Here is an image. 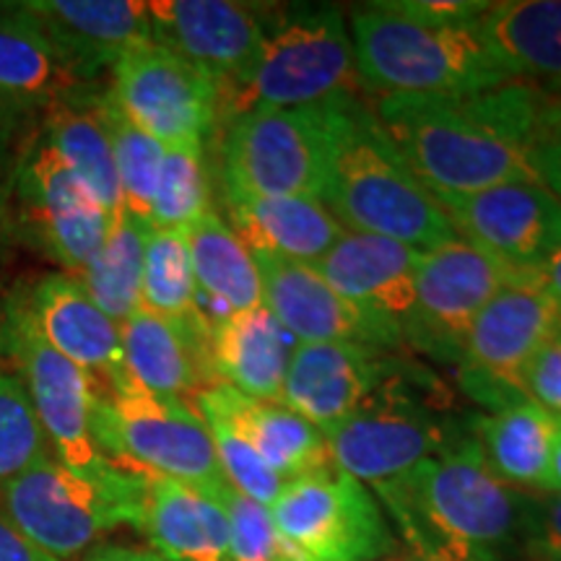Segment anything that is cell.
<instances>
[{
  "label": "cell",
  "mask_w": 561,
  "mask_h": 561,
  "mask_svg": "<svg viewBox=\"0 0 561 561\" xmlns=\"http://www.w3.org/2000/svg\"><path fill=\"white\" fill-rule=\"evenodd\" d=\"M322 434L335 471L371 489L409 473L424 460L439 458L468 437L413 401L401 369L354 416Z\"/></svg>",
  "instance_id": "cell-10"
},
{
  "label": "cell",
  "mask_w": 561,
  "mask_h": 561,
  "mask_svg": "<svg viewBox=\"0 0 561 561\" xmlns=\"http://www.w3.org/2000/svg\"><path fill=\"white\" fill-rule=\"evenodd\" d=\"M401 369L385 348L359 343H297L280 403L320 432L354 416Z\"/></svg>",
  "instance_id": "cell-19"
},
{
  "label": "cell",
  "mask_w": 561,
  "mask_h": 561,
  "mask_svg": "<svg viewBox=\"0 0 561 561\" xmlns=\"http://www.w3.org/2000/svg\"><path fill=\"white\" fill-rule=\"evenodd\" d=\"M195 276L198 314L208 325L263 305V278L255 255L219 214L208 210L185 231Z\"/></svg>",
  "instance_id": "cell-28"
},
{
  "label": "cell",
  "mask_w": 561,
  "mask_h": 561,
  "mask_svg": "<svg viewBox=\"0 0 561 561\" xmlns=\"http://www.w3.org/2000/svg\"><path fill=\"white\" fill-rule=\"evenodd\" d=\"M144 507L146 476L121 466L79 471L53 453L0 486V512L58 561L87 557L121 525L140 528Z\"/></svg>",
  "instance_id": "cell-5"
},
{
  "label": "cell",
  "mask_w": 561,
  "mask_h": 561,
  "mask_svg": "<svg viewBox=\"0 0 561 561\" xmlns=\"http://www.w3.org/2000/svg\"><path fill=\"white\" fill-rule=\"evenodd\" d=\"M151 37L201 68L227 96L250 79L273 13L231 0H153Z\"/></svg>",
  "instance_id": "cell-15"
},
{
  "label": "cell",
  "mask_w": 561,
  "mask_h": 561,
  "mask_svg": "<svg viewBox=\"0 0 561 561\" xmlns=\"http://www.w3.org/2000/svg\"><path fill=\"white\" fill-rule=\"evenodd\" d=\"M19 117H21L19 112H13L11 107H5V104L0 102V128H3V130H9L11 125L19 121Z\"/></svg>",
  "instance_id": "cell-49"
},
{
  "label": "cell",
  "mask_w": 561,
  "mask_h": 561,
  "mask_svg": "<svg viewBox=\"0 0 561 561\" xmlns=\"http://www.w3.org/2000/svg\"><path fill=\"white\" fill-rule=\"evenodd\" d=\"M525 546L561 549V491H543V494L530 496L528 543Z\"/></svg>",
  "instance_id": "cell-42"
},
{
  "label": "cell",
  "mask_w": 561,
  "mask_h": 561,
  "mask_svg": "<svg viewBox=\"0 0 561 561\" xmlns=\"http://www.w3.org/2000/svg\"><path fill=\"white\" fill-rule=\"evenodd\" d=\"M546 491H561V416H559V437H557V450H553V462L549 473V486Z\"/></svg>",
  "instance_id": "cell-46"
},
{
  "label": "cell",
  "mask_w": 561,
  "mask_h": 561,
  "mask_svg": "<svg viewBox=\"0 0 561 561\" xmlns=\"http://www.w3.org/2000/svg\"><path fill=\"white\" fill-rule=\"evenodd\" d=\"M382 561H419V559H413V557H388V559H382Z\"/></svg>",
  "instance_id": "cell-50"
},
{
  "label": "cell",
  "mask_w": 561,
  "mask_h": 561,
  "mask_svg": "<svg viewBox=\"0 0 561 561\" xmlns=\"http://www.w3.org/2000/svg\"><path fill=\"white\" fill-rule=\"evenodd\" d=\"M348 21L339 9L312 5L273 13L250 79L221 96L229 117L255 107H318L362 100Z\"/></svg>",
  "instance_id": "cell-6"
},
{
  "label": "cell",
  "mask_w": 561,
  "mask_h": 561,
  "mask_svg": "<svg viewBox=\"0 0 561 561\" xmlns=\"http://www.w3.org/2000/svg\"><path fill=\"white\" fill-rule=\"evenodd\" d=\"M102 94L104 91L47 110L45 144L58 153L70 174L94 195L110 216H121V180H117L115 149L102 115Z\"/></svg>",
  "instance_id": "cell-32"
},
{
  "label": "cell",
  "mask_w": 561,
  "mask_h": 561,
  "mask_svg": "<svg viewBox=\"0 0 561 561\" xmlns=\"http://www.w3.org/2000/svg\"><path fill=\"white\" fill-rule=\"evenodd\" d=\"M375 494L419 561H502L528 543L530 496L491 471L471 434Z\"/></svg>",
  "instance_id": "cell-2"
},
{
  "label": "cell",
  "mask_w": 561,
  "mask_h": 561,
  "mask_svg": "<svg viewBox=\"0 0 561 561\" xmlns=\"http://www.w3.org/2000/svg\"><path fill=\"white\" fill-rule=\"evenodd\" d=\"M195 294L198 289L185 234L174 229L146 231L140 307L187 325H206L198 314Z\"/></svg>",
  "instance_id": "cell-34"
},
{
  "label": "cell",
  "mask_w": 561,
  "mask_h": 561,
  "mask_svg": "<svg viewBox=\"0 0 561 561\" xmlns=\"http://www.w3.org/2000/svg\"><path fill=\"white\" fill-rule=\"evenodd\" d=\"M517 278L530 280L533 286H538V289H541L543 294H549V297L557 301V307L561 310V250L553 252L549 261H543L541 265H538V268H533L528 273H520Z\"/></svg>",
  "instance_id": "cell-44"
},
{
  "label": "cell",
  "mask_w": 561,
  "mask_h": 561,
  "mask_svg": "<svg viewBox=\"0 0 561 561\" xmlns=\"http://www.w3.org/2000/svg\"><path fill=\"white\" fill-rule=\"evenodd\" d=\"M479 21L434 19L405 0L359 5L348 32L364 89L380 96H455L510 83Z\"/></svg>",
  "instance_id": "cell-4"
},
{
  "label": "cell",
  "mask_w": 561,
  "mask_h": 561,
  "mask_svg": "<svg viewBox=\"0 0 561 561\" xmlns=\"http://www.w3.org/2000/svg\"><path fill=\"white\" fill-rule=\"evenodd\" d=\"M320 201L346 231L388 237L421 252L460 240L442 203L421 185L362 100L333 104Z\"/></svg>",
  "instance_id": "cell-3"
},
{
  "label": "cell",
  "mask_w": 561,
  "mask_h": 561,
  "mask_svg": "<svg viewBox=\"0 0 561 561\" xmlns=\"http://www.w3.org/2000/svg\"><path fill=\"white\" fill-rule=\"evenodd\" d=\"M102 115L107 123L112 149H115L117 180H121L123 214L140 227L151 229V208L153 195H157V182L161 159H164V146L144 130L136 128L121 107L112 102L110 91L102 94Z\"/></svg>",
  "instance_id": "cell-35"
},
{
  "label": "cell",
  "mask_w": 561,
  "mask_h": 561,
  "mask_svg": "<svg viewBox=\"0 0 561 561\" xmlns=\"http://www.w3.org/2000/svg\"><path fill=\"white\" fill-rule=\"evenodd\" d=\"M439 203L460 240L486 252L515 278L561 250V201L536 180Z\"/></svg>",
  "instance_id": "cell-16"
},
{
  "label": "cell",
  "mask_w": 561,
  "mask_h": 561,
  "mask_svg": "<svg viewBox=\"0 0 561 561\" xmlns=\"http://www.w3.org/2000/svg\"><path fill=\"white\" fill-rule=\"evenodd\" d=\"M0 561H58L34 546L30 538L0 512Z\"/></svg>",
  "instance_id": "cell-43"
},
{
  "label": "cell",
  "mask_w": 561,
  "mask_h": 561,
  "mask_svg": "<svg viewBox=\"0 0 561 561\" xmlns=\"http://www.w3.org/2000/svg\"><path fill=\"white\" fill-rule=\"evenodd\" d=\"M125 380L161 398L198 396L210 388L208 328L187 325L140 307L121 325Z\"/></svg>",
  "instance_id": "cell-23"
},
{
  "label": "cell",
  "mask_w": 561,
  "mask_h": 561,
  "mask_svg": "<svg viewBox=\"0 0 561 561\" xmlns=\"http://www.w3.org/2000/svg\"><path fill=\"white\" fill-rule=\"evenodd\" d=\"M546 89L528 81L455 96H380L377 123L437 201L536 180L528 146ZM538 182V180H536Z\"/></svg>",
  "instance_id": "cell-1"
},
{
  "label": "cell",
  "mask_w": 561,
  "mask_h": 561,
  "mask_svg": "<svg viewBox=\"0 0 561 561\" xmlns=\"http://www.w3.org/2000/svg\"><path fill=\"white\" fill-rule=\"evenodd\" d=\"M471 437L481 458L504 483L515 489L549 486L557 450L559 416L530 401L496 409L491 416L476 419Z\"/></svg>",
  "instance_id": "cell-30"
},
{
  "label": "cell",
  "mask_w": 561,
  "mask_h": 561,
  "mask_svg": "<svg viewBox=\"0 0 561 561\" xmlns=\"http://www.w3.org/2000/svg\"><path fill=\"white\" fill-rule=\"evenodd\" d=\"M91 432L104 458L125 471L191 483L210 496L229 483L206 421L180 398L125 382L96 396Z\"/></svg>",
  "instance_id": "cell-7"
},
{
  "label": "cell",
  "mask_w": 561,
  "mask_h": 561,
  "mask_svg": "<svg viewBox=\"0 0 561 561\" xmlns=\"http://www.w3.org/2000/svg\"><path fill=\"white\" fill-rule=\"evenodd\" d=\"M528 161L536 180L561 201V94L546 91L530 136Z\"/></svg>",
  "instance_id": "cell-40"
},
{
  "label": "cell",
  "mask_w": 561,
  "mask_h": 561,
  "mask_svg": "<svg viewBox=\"0 0 561 561\" xmlns=\"http://www.w3.org/2000/svg\"><path fill=\"white\" fill-rule=\"evenodd\" d=\"M16 198L34 237L68 276L87 268L115 221L47 144H37L21 161Z\"/></svg>",
  "instance_id": "cell-17"
},
{
  "label": "cell",
  "mask_w": 561,
  "mask_h": 561,
  "mask_svg": "<svg viewBox=\"0 0 561 561\" xmlns=\"http://www.w3.org/2000/svg\"><path fill=\"white\" fill-rule=\"evenodd\" d=\"M333 104L255 107L229 117L221 140L224 195L320 201L331 161Z\"/></svg>",
  "instance_id": "cell-8"
},
{
  "label": "cell",
  "mask_w": 561,
  "mask_h": 561,
  "mask_svg": "<svg viewBox=\"0 0 561 561\" xmlns=\"http://www.w3.org/2000/svg\"><path fill=\"white\" fill-rule=\"evenodd\" d=\"M224 203L229 210V227L250 252H268L312 265L346 234L318 198L224 195Z\"/></svg>",
  "instance_id": "cell-29"
},
{
  "label": "cell",
  "mask_w": 561,
  "mask_h": 561,
  "mask_svg": "<svg viewBox=\"0 0 561 561\" xmlns=\"http://www.w3.org/2000/svg\"><path fill=\"white\" fill-rule=\"evenodd\" d=\"M268 512L291 561H382L396 549L375 494L335 468L289 481Z\"/></svg>",
  "instance_id": "cell-9"
},
{
  "label": "cell",
  "mask_w": 561,
  "mask_h": 561,
  "mask_svg": "<svg viewBox=\"0 0 561 561\" xmlns=\"http://www.w3.org/2000/svg\"><path fill=\"white\" fill-rule=\"evenodd\" d=\"M421 250L388 237L346 231L312 268L343 299L403 335L413 318V278Z\"/></svg>",
  "instance_id": "cell-21"
},
{
  "label": "cell",
  "mask_w": 561,
  "mask_h": 561,
  "mask_svg": "<svg viewBox=\"0 0 561 561\" xmlns=\"http://www.w3.org/2000/svg\"><path fill=\"white\" fill-rule=\"evenodd\" d=\"M11 159H9V140H5V130L0 128V198H3L5 191V178H9Z\"/></svg>",
  "instance_id": "cell-47"
},
{
  "label": "cell",
  "mask_w": 561,
  "mask_h": 561,
  "mask_svg": "<svg viewBox=\"0 0 561 561\" xmlns=\"http://www.w3.org/2000/svg\"><path fill=\"white\" fill-rule=\"evenodd\" d=\"M561 328V310L530 280H512L468 328L460 348L462 382L496 409L523 398V371Z\"/></svg>",
  "instance_id": "cell-13"
},
{
  "label": "cell",
  "mask_w": 561,
  "mask_h": 561,
  "mask_svg": "<svg viewBox=\"0 0 561 561\" xmlns=\"http://www.w3.org/2000/svg\"><path fill=\"white\" fill-rule=\"evenodd\" d=\"M83 561H161L153 551L133 549V546H96Z\"/></svg>",
  "instance_id": "cell-45"
},
{
  "label": "cell",
  "mask_w": 561,
  "mask_h": 561,
  "mask_svg": "<svg viewBox=\"0 0 561 561\" xmlns=\"http://www.w3.org/2000/svg\"><path fill=\"white\" fill-rule=\"evenodd\" d=\"M479 26L512 81H561V0L489 3Z\"/></svg>",
  "instance_id": "cell-31"
},
{
  "label": "cell",
  "mask_w": 561,
  "mask_h": 561,
  "mask_svg": "<svg viewBox=\"0 0 561 561\" xmlns=\"http://www.w3.org/2000/svg\"><path fill=\"white\" fill-rule=\"evenodd\" d=\"M195 411L201 413L203 421H206L210 437H214L216 455H219L221 471L227 476V481L240 491V494L250 496L252 502L271 507V504L278 500V494L284 491L286 483L271 471L268 462L255 453V447H252L250 442L221 416V413L206 409V405H195Z\"/></svg>",
  "instance_id": "cell-38"
},
{
  "label": "cell",
  "mask_w": 561,
  "mask_h": 561,
  "mask_svg": "<svg viewBox=\"0 0 561 561\" xmlns=\"http://www.w3.org/2000/svg\"><path fill=\"white\" fill-rule=\"evenodd\" d=\"M216 500L227 512L234 561H291L284 541L278 538L276 525L271 520L268 507L240 494L231 483L216 494Z\"/></svg>",
  "instance_id": "cell-39"
},
{
  "label": "cell",
  "mask_w": 561,
  "mask_h": 561,
  "mask_svg": "<svg viewBox=\"0 0 561 561\" xmlns=\"http://www.w3.org/2000/svg\"><path fill=\"white\" fill-rule=\"evenodd\" d=\"M112 102L161 146H203L221 112L214 81L157 42L125 53L112 68Z\"/></svg>",
  "instance_id": "cell-12"
},
{
  "label": "cell",
  "mask_w": 561,
  "mask_h": 561,
  "mask_svg": "<svg viewBox=\"0 0 561 561\" xmlns=\"http://www.w3.org/2000/svg\"><path fill=\"white\" fill-rule=\"evenodd\" d=\"M149 227H140L128 216H115L102 248L87 268L73 276L94 299L100 310L123 325L140 310V278H144V242Z\"/></svg>",
  "instance_id": "cell-33"
},
{
  "label": "cell",
  "mask_w": 561,
  "mask_h": 561,
  "mask_svg": "<svg viewBox=\"0 0 561 561\" xmlns=\"http://www.w3.org/2000/svg\"><path fill=\"white\" fill-rule=\"evenodd\" d=\"M24 310L42 339L94 377L102 392L123 388L121 325L107 318L87 289L68 273H47L24 291Z\"/></svg>",
  "instance_id": "cell-20"
},
{
  "label": "cell",
  "mask_w": 561,
  "mask_h": 561,
  "mask_svg": "<svg viewBox=\"0 0 561 561\" xmlns=\"http://www.w3.org/2000/svg\"><path fill=\"white\" fill-rule=\"evenodd\" d=\"M50 453V442L21 377L0 369V486Z\"/></svg>",
  "instance_id": "cell-37"
},
{
  "label": "cell",
  "mask_w": 561,
  "mask_h": 561,
  "mask_svg": "<svg viewBox=\"0 0 561 561\" xmlns=\"http://www.w3.org/2000/svg\"><path fill=\"white\" fill-rule=\"evenodd\" d=\"M195 405L221 413L284 483L333 471L325 434L280 401H252L227 385H210L195 396Z\"/></svg>",
  "instance_id": "cell-25"
},
{
  "label": "cell",
  "mask_w": 561,
  "mask_h": 561,
  "mask_svg": "<svg viewBox=\"0 0 561 561\" xmlns=\"http://www.w3.org/2000/svg\"><path fill=\"white\" fill-rule=\"evenodd\" d=\"M138 530L161 561H234L221 502L191 483L146 476Z\"/></svg>",
  "instance_id": "cell-27"
},
{
  "label": "cell",
  "mask_w": 561,
  "mask_h": 561,
  "mask_svg": "<svg viewBox=\"0 0 561 561\" xmlns=\"http://www.w3.org/2000/svg\"><path fill=\"white\" fill-rule=\"evenodd\" d=\"M0 343L19 364L21 382L30 392L55 458L79 471L115 466L104 458L91 432V411L102 392L100 385L42 339L21 299H11L5 307Z\"/></svg>",
  "instance_id": "cell-11"
},
{
  "label": "cell",
  "mask_w": 561,
  "mask_h": 561,
  "mask_svg": "<svg viewBox=\"0 0 561 561\" xmlns=\"http://www.w3.org/2000/svg\"><path fill=\"white\" fill-rule=\"evenodd\" d=\"M549 91H561V81H557V83H551V87H549Z\"/></svg>",
  "instance_id": "cell-51"
},
{
  "label": "cell",
  "mask_w": 561,
  "mask_h": 561,
  "mask_svg": "<svg viewBox=\"0 0 561 561\" xmlns=\"http://www.w3.org/2000/svg\"><path fill=\"white\" fill-rule=\"evenodd\" d=\"M528 553L536 561H561V549L557 546H528Z\"/></svg>",
  "instance_id": "cell-48"
},
{
  "label": "cell",
  "mask_w": 561,
  "mask_h": 561,
  "mask_svg": "<svg viewBox=\"0 0 561 561\" xmlns=\"http://www.w3.org/2000/svg\"><path fill=\"white\" fill-rule=\"evenodd\" d=\"M208 210L203 146H167L153 195L151 229L185 231Z\"/></svg>",
  "instance_id": "cell-36"
},
{
  "label": "cell",
  "mask_w": 561,
  "mask_h": 561,
  "mask_svg": "<svg viewBox=\"0 0 561 561\" xmlns=\"http://www.w3.org/2000/svg\"><path fill=\"white\" fill-rule=\"evenodd\" d=\"M24 5L89 83L115 68L125 53L153 42L149 3L138 0H32Z\"/></svg>",
  "instance_id": "cell-22"
},
{
  "label": "cell",
  "mask_w": 561,
  "mask_h": 561,
  "mask_svg": "<svg viewBox=\"0 0 561 561\" xmlns=\"http://www.w3.org/2000/svg\"><path fill=\"white\" fill-rule=\"evenodd\" d=\"M297 339L261 305L237 312L208 331V359L216 385L252 401H280Z\"/></svg>",
  "instance_id": "cell-26"
},
{
  "label": "cell",
  "mask_w": 561,
  "mask_h": 561,
  "mask_svg": "<svg viewBox=\"0 0 561 561\" xmlns=\"http://www.w3.org/2000/svg\"><path fill=\"white\" fill-rule=\"evenodd\" d=\"M263 278V305L297 343H359L371 348L401 346L396 328L369 318L328 286L312 265L252 252Z\"/></svg>",
  "instance_id": "cell-18"
},
{
  "label": "cell",
  "mask_w": 561,
  "mask_h": 561,
  "mask_svg": "<svg viewBox=\"0 0 561 561\" xmlns=\"http://www.w3.org/2000/svg\"><path fill=\"white\" fill-rule=\"evenodd\" d=\"M523 398L561 416V328L525 367Z\"/></svg>",
  "instance_id": "cell-41"
},
{
  "label": "cell",
  "mask_w": 561,
  "mask_h": 561,
  "mask_svg": "<svg viewBox=\"0 0 561 561\" xmlns=\"http://www.w3.org/2000/svg\"><path fill=\"white\" fill-rule=\"evenodd\" d=\"M512 280L515 273L462 240L424 250L413 278V318L405 341L460 362L476 314Z\"/></svg>",
  "instance_id": "cell-14"
},
{
  "label": "cell",
  "mask_w": 561,
  "mask_h": 561,
  "mask_svg": "<svg viewBox=\"0 0 561 561\" xmlns=\"http://www.w3.org/2000/svg\"><path fill=\"white\" fill-rule=\"evenodd\" d=\"M94 94L26 5L0 9V102L21 117Z\"/></svg>",
  "instance_id": "cell-24"
}]
</instances>
